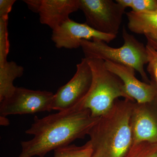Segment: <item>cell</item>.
<instances>
[{"mask_svg":"<svg viewBox=\"0 0 157 157\" xmlns=\"http://www.w3.org/2000/svg\"><path fill=\"white\" fill-rule=\"evenodd\" d=\"M99 119L93 117L88 109L76 107L42 118L35 116L33 123L25 132L33 138L21 141L18 157H44L51 151L84 139Z\"/></svg>","mask_w":157,"mask_h":157,"instance_id":"1","label":"cell"},{"mask_svg":"<svg viewBox=\"0 0 157 157\" xmlns=\"http://www.w3.org/2000/svg\"><path fill=\"white\" fill-rule=\"evenodd\" d=\"M135 102L117 99L91 129L93 157H125L133 145L131 118Z\"/></svg>","mask_w":157,"mask_h":157,"instance_id":"2","label":"cell"},{"mask_svg":"<svg viewBox=\"0 0 157 157\" xmlns=\"http://www.w3.org/2000/svg\"><path fill=\"white\" fill-rule=\"evenodd\" d=\"M86 59L92 72V81L86 94L75 107L88 109L93 117H100L111 109L119 98L135 101L127 94L120 78L107 69L105 61Z\"/></svg>","mask_w":157,"mask_h":157,"instance_id":"3","label":"cell"},{"mask_svg":"<svg viewBox=\"0 0 157 157\" xmlns=\"http://www.w3.org/2000/svg\"><path fill=\"white\" fill-rule=\"evenodd\" d=\"M124 44L119 48L109 46L102 40H82L80 47L86 59H99L129 66L140 74L144 82L151 83L144 69L148 63L146 46L139 42L133 35L129 33L124 27L122 30Z\"/></svg>","mask_w":157,"mask_h":157,"instance_id":"4","label":"cell"},{"mask_svg":"<svg viewBox=\"0 0 157 157\" xmlns=\"http://www.w3.org/2000/svg\"><path fill=\"white\" fill-rule=\"evenodd\" d=\"M86 23L98 32L117 36L126 9L113 0H79Z\"/></svg>","mask_w":157,"mask_h":157,"instance_id":"5","label":"cell"},{"mask_svg":"<svg viewBox=\"0 0 157 157\" xmlns=\"http://www.w3.org/2000/svg\"><path fill=\"white\" fill-rule=\"evenodd\" d=\"M54 96L50 92L16 87L10 97L0 102L1 117L50 112Z\"/></svg>","mask_w":157,"mask_h":157,"instance_id":"6","label":"cell"},{"mask_svg":"<svg viewBox=\"0 0 157 157\" xmlns=\"http://www.w3.org/2000/svg\"><path fill=\"white\" fill-rule=\"evenodd\" d=\"M92 72L87 59L76 65L73 78L54 94L52 109L65 111L75 107L86 94L92 81Z\"/></svg>","mask_w":157,"mask_h":157,"instance_id":"7","label":"cell"},{"mask_svg":"<svg viewBox=\"0 0 157 157\" xmlns=\"http://www.w3.org/2000/svg\"><path fill=\"white\" fill-rule=\"evenodd\" d=\"M116 37L98 32L86 23H80L70 19L52 31L51 39L56 48L71 49L80 47L82 40L97 39L109 43Z\"/></svg>","mask_w":157,"mask_h":157,"instance_id":"8","label":"cell"},{"mask_svg":"<svg viewBox=\"0 0 157 157\" xmlns=\"http://www.w3.org/2000/svg\"><path fill=\"white\" fill-rule=\"evenodd\" d=\"M133 144L143 141L157 143V98L133 104L131 118Z\"/></svg>","mask_w":157,"mask_h":157,"instance_id":"9","label":"cell"},{"mask_svg":"<svg viewBox=\"0 0 157 157\" xmlns=\"http://www.w3.org/2000/svg\"><path fill=\"white\" fill-rule=\"evenodd\" d=\"M107 69L117 76L123 82L127 94L137 103L154 101L157 98V88L151 82L138 80L134 68L120 64L105 61Z\"/></svg>","mask_w":157,"mask_h":157,"instance_id":"10","label":"cell"},{"mask_svg":"<svg viewBox=\"0 0 157 157\" xmlns=\"http://www.w3.org/2000/svg\"><path fill=\"white\" fill-rule=\"evenodd\" d=\"M79 8V0H42L39 21L53 31L69 20L70 14Z\"/></svg>","mask_w":157,"mask_h":157,"instance_id":"11","label":"cell"},{"mask_svg":"<svg viewBox=\"0 0 157 157\" xmlns=\"http://www.w3.org/2000/svg\"><path fill=\"white\" fill-rule=\"evenodd\" d=\"M129 30L135 34L157 39V11L125 13Z\"/></svg>","mask_w":157,"mask_h":157,"instance_id":"12","label":"cell"},{"mask_svg":"<svg viewBox=\"0 0 157 157\" xmlns=\"http://www.w3.org/2000/svg\"><path fill=\"white\" fill-rule=\"evenodd\" d=\"M24 69L14 61H7L0 65V102L9 98L16 87L13 82L23 74Z\"/></svg>","mask_w":157,"mask_h":157,"instance_id":"13","label":"cell"},{"mask_svg":"<svg viewBox=\"0 0 157 157\" xmlns=\"http://www.w3.org/2000/svg\"><path fill=\"white\" fill-rule=\"evenodd\" d=\"M93 155L92 146L89 140L81 146L69 144L56 149L54 157H93Z\"/></svg>","mask_w":157,"mask_h":157,"instance_id":"14","label":"cell"},{"mask_svg":"<svg viewBox=\"0 0 157 157\" xmlns=\"http://www.w3.org/2000/svg\"><path fill=\"white\" fill-rule=\"evenodd\" d=\"M116 2L125 9L131 8L132 11L136 13L157 11V0H116Z\"/></svg>","mask_w":157,"mask_h":157,"instance_id":"15","label":"cell"},{"mask_svg":"<svg viewBox=\"0 0 157 157\" xmlns=\"http://www.w3.org/2000/svg\"><path fill=\"white\" fill-rule=\"evenodd\" d=\"M125 157H157V143L143 141L135 144Z\"/></svg>","mask_w":157,"mask_h":157,"instance_id":"16","label":"cell"},{"mask_svg":"<svg viewBox=\"0 0 157 157\" xmlns=\"http://www.w3.org/2000/svg\"><path fill=\"white\" fill-rule=\"evenodd\" d=\"M9 17H0V65L6 62L9 52L8 25Z\"/></svg>","mask_w":157,"mask_h":157,"instance_id":"17","label":"cell"},{"mask_svg":"<svg viewBox=\"0 0 157 157\" xmlns=\"http://www.w3.org/2000/svg\"><path fill=\"white\" fill-rule=\"evenodd\" d=\"M146 47L148 56L147 70L150 75L151 82L157 88V50L148 44Z\"/></svg>","mask_w":157,"mask_h":157,"instance_id":"18","label":"cell"},{"mask_svg":"<svg viewBox=\"0 0 157 157\" xmlns=\"http://www.w3.org/2000/svg\"><path fill=\"white\" fill-rule=\"evenodd\" d=\"M15 0H0V17H9Z\"/></svg>","mask_w":157,"mask_h":157,"instance_id":"19","label":"cell"},{"mask_svg":"<svg viewBox=\"0 0 157 157\" xmlns=\"http://www.w3.org/2000/svg\"><path fill=\"white\" fill-rule=\"evenodd\" d=\"M23 2L27 4L31 11L34 13H39L42 0H25Z\"/></svg>","mask_w":157,"mask_h":157,"instance_id":"20","label":"cell"},{"mask_svg":"<svg viewBox=\"0 0 157 157\" xmlns=\"http://www.w3.org/2000/svg\"><path fill=\"white\" fill-rule=\"evenodd\" d=\"M145 37L147 40V44L151 45L157 50V39H155L149 36H145Z\"/></svg>","mask_w":157,"mask_h":157,"instance_id":"21","label":"cell"}]
</instances>
